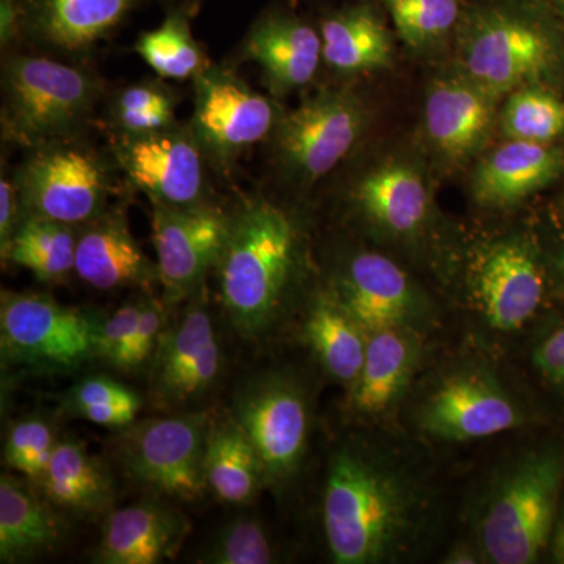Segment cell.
<instances>
[{
  "mask_svg": "<svg viewBox=\"0 0 564 564\" xmlns=\"http://www.w3.org/2000/svg\"><path fill=\"white\" fill-rule=\"evenodd\" d=\"M415 519L414 494L391 467L358 448L333 456L323 524L334 562H388L410 543Z\"/></svg>",
  "mask_w": 564,
  "mask_h": 564,
  "instance_id": "1",
  "label": "cell"
},
{
  "mask_svg": "<svg viewBox=\"0 0 564 564\" xmlns=\"http://www.w3.org/2000/svg\"><path fill=\"white\" fill-rule=\"evenodd\" d=\"M296 231L270 203H252L231 221L223 248L221 300L243 336H258L273 321L291 282Z\"/></svg>",
  "mask_w": 564,
  "mask_h": 564,
  "instance_id": "2",
  "label": "cell"
},
{
  "mask_svg": "<svg viewBox=\"0 0 564 564\" xmlns=\"http://www.w3.org/2000/svg\"><path fill=\"white\" fill-rule=\"evenodd\" d=\"M554 454L527 455L505 470L486 503L480 538L497 564H529L544 551L554 527L563 481Z\"/></svg>",
  "mask_w": 564,
  "mask_h": 564,
  "instance_id": "3",
  "label": "cell"
},
{
  "mask_svg": "<svg viewBox=\"0 0 564 564\" xmlns=\"http://www.w3.org/2000/svg\"><path fill=\"white\" fill-rule=\"evenodd\" d=\"M96 95L84 70L46 57L11 58L3 69V132L32 148L65 139L88 117Z\"/></svg>",
  "mask_w": 564,
  "mask_h": 564,
  "instance_id": "4",
  "label": "cell"
},
{
  "mask_svg": "<svg viewBox=\"0 0 564 564\" xmlns=\"http://www.w3.org/2000/svg\"><path fill=\"white\" fill-rule=\"evenodd\" d=\"M209 422L204 415L154 419L129 430L121 459L133 480L152 492L180 500H196L206 484Z\"/></svg>",
  "mask_w": 564,
  "mask_h": 564,
  "instance_id": "5",
  "label": "cell"
},
{
  "mask_svg": "<svg viewBox=\"0 0 564 564\" xmlns=\"http://www.w3.org/2000/svg\"><path fill=\"white\" fill-rule=\"evenodd\" d=\"M25 215L85 225L104 214L109 181L91 152L54 141L35 148L17 177Z\"/></svg>",
  "mask_w": 564,
  "mask_h": 564,
  "instance_id": "6",
  "label": "cell"
},
{
  "mask_svg": "<svg viewBox=\"0 0 564 564\" xmlns=\"http://www.w3.org/2000/svg\"><path fill=\"white\" fill-rule=\"evenodd\" d=\"M99 322L35 293H2V350L14 362L70 369L95 355Z\"/></svg>",
  "mask_w": 564,
  "mask_h": 564,
  "instance_id": "7",
  "label": "cell"
},
{
  "mask_svg": "<svg viewBox=\"0 0 564 564\" xmlns=\"http://www.w3.org/2000/svg\"><path fill=\"white\" fill-rule=\"evenodd\" d=\"M152 242L158 276L169 303L182 302L218 265L231 221L215 207L199 203L173 207L152 203Z\"/></svg>",
  "mask_w": 564,
  "mask_h": 564,
  "instance_id": "8",
  "label": "cell"
},
{
  "mask_svg": "<svg viewBox=\"0 0 564 564\" xmlns=\"http://www.w3.org/2000/svg\"><path fill=\"white\" fill-rule=\"evenodd\" d=\"M362 122L361 104L350 93H318L278 124L276 144L282 162L293 173L317 180L350 152Z\"/></svg>",
  "mask_w": 564,
  "mask_h": 564,
  "instance_id": "9",
  "label": "cell"
},
{
  "mask_svg": "<svg viewBox=\"0 0 564 564\" xmlns=\"http://www.w3.org/2000/svg\"><path fill=\"white\" fill-rule=\"evenodd\" d=\"M193 133L218 158H232L269 135L273 104L221 68H206L195 77Z\"/></svg>",
  "mask_w": 564,
  "mask_h": 564,
  "instance_id": "10",
  "label": "cell"
},
{
  "mask_svg": "<svg viewBox=\"0 0 564 564\" xmlns=\"http://www.w3.org/2000/svg\"><path fill=\"white\" fill-rule=\"evenodd\" d=\"M234 419L250 437L267 478L295 473L307 440V408L299 389L281 378H265L237 397Z\"/></svg>",
  "mask_w": 564,
  "mask_h": 564,
  "instance_id": "11",
  "label": "cell"
},
{
  "mask_svg": "<svg viewBox=\"0 0 564 564\" xmlns=\"http://www.w3.org/2000/svg\"><path fill=\"white\" fill-rule=\"evenodd\" d=\"M118 161L133 185L152 203L187 207L202 203L204 170L202 143L195 133L166 129L126 139Z\"/></svg>",
  "mask_w": 564,
  "mask_h": 564,
  "instance_id": "12",
  "label": "cell"
},
{
  "mask_svg": "<svg viewBox=\"0 0 564 564\" xmlns=\"http://www.w3.org/2000/svg\"><path fill=\"white\" fill-rule=\"evenodd\" d=\"M521 422L508 393L484 372L447 378L423 404L425 432L448 441L481 440Z\"/></svg>",
  "mask_w": 564,
  "mask_h": 564,
  "instance_id": "13",
  "label": "cell"
},
{
  "mask_svg": "<svg viewBox=\"0 0 564 564\" xmlns=\"http://www.w3.org/2000/svg\"><path fill=\"white\" fill-rule=\"evenodd\" d=\"M549 58L551 44L543 32L502 14L481 22L464 51L470 79L491 95L513 90L543 73Z\"/></svg>",
  "mask_w": 564,
  "mask_h": 564,
  "instance_id": "14",
  "label": "cell"
},
{
  "mask_svg": "<svg viewBox=\"0 0 564 564\" xmlns=\"http://www.w3.org/2000/svg\"><path fill=\"white\" fill-rule=\"evenodd\" d=\"M220 359L209 313L192 304L172 329H163L155 348L152 388L163 402H191L217 380Z\"/></svg>",
  "mask_w": 564,
  "mask_h": 564,
  "instance_id": "15",
  "label": "cell"
},
{
  "mask_svg": "<svg viewBox=\"0 0 564 564\" xmlns=\"http://www.w3.org/2000/svg\"><path fill=\"white\" fill-rule=\"evenodd\" d=\"M486 321L499 332H514L529 322L543 300L540 263L524 243L500 242L481 256L474 278Z\"/></svg>",
  "mask_w": 564,
  "mask_h": 564,
  "instance_id": "16",
  "label": "cell"
},
{
  "mask_svg": "<svg viewBox=\"0 0 564 564\" xmlns=\"http://www.w3.org/2000/svg\"><path fill=\"white\" fill-rule=\"evenodd\" d=\"M334 296L369 336L404 326L415 307L406 274L391 259L377 252H362L351 259Z\"/></svg>",
  "mask_w": 564,
  "mask_h": 564,
  "instance_id": "17",
  "label": "cell"
},
{
  "mask_svg": "<svg viewBox=\"0 0 564 564\" xmlns=\"http://www.w3.org/2000/svg\"><path fill=\"white\" fill-rule=\"evenodd\" d=\"M187 519L158 502H141L115 511L104 527L96 562L155 564L176 555Z\"/></svg>",
  "mask_w": 564,
  "mask_h": 564,
  "instance_id": "18",
  "label": "cell"
},
{
  "mask_svg": "<svg viewBox=\"0 0 564 564\" xmlns=\"http://www.w3.org/2000/svg\"><path fill=\"white\" fill-rule=\"evenodd\" d=\"M491 93L474 82H441L426 99V132L447 158L463 159L477 151L491 132Z\"/></svg>",
  "mask_w": 564,
  "mask_h": 564,
  "instance_id": "19",
  "label": "cell"
},
{
  "mask_svg": "<svg viewBox=\"0 0 564 564\" xmlns=\"http://www.w3.org/2000/svg\"><path fill=\"white\" fill-rule=\"evenodd\" d=\"M77 237L74 272L91 288L110 291L143 284L152 267L120 214H101Z\"/></svg>",
  "mask_w": 564,
  "mask_h": 564,
  "instance_id": "20",
  "label": "cell"
},
{
  "mask_svg": "<svg viewBox=\"0 0 564 564\" xmlns=\"http://www.w3.org/2000/svg\"><path fill=\"white\" fill-rule=\"evenodd\" d=\"M247 55L261 66L269 87L284 93L314 79L323 57L322 39L303 22L269 18L248 36Z\"/></svg>",
  "mask_w": 564,
  "mask_h": 564,
  "instance_id": "21",
  "label": "cell"
},
{
  "mask_svg": "<svg viewBox=\"0 0 564 564\" xmlns=\"http://www.w3.org/2000/svg\"><path fill=\"white\" fill-rule=\"evenodd\" d=\"M562 169V154L545 143L513 140L494 151L475 176L484 206H508L540 191Z\"/></svg>",
  "mask_w": 564,
  "mask_h": 564,
  "instance_id": "22",
  "label": "cell"
},
{
  "mask_svg": "<svg viewBox=\"0 0 564 564\" xmlns=\"http://www.w3.org/2000/svg\"><path fill=\"white\" fill-rule=\"evenodd\" d=\"M417 361V343L404 326L370 334L361 373L351 386L352 406L383 414L402 395Z\"/></svg>",
  "mask_w": 564,
  "mask_h": 564,
  "instance_id": "23",
  "label": "cell"
},
{
  "mask_svg": "<svg viewBox=\"0 0 564 564\" xmlns=\"http://www.w3.org/2000/svg\"><path fill=\"white\" fill-rule=\"evenodd\" d=\"M62 538L57 516L17 477L0 478V562L17 563L52 551Z\"/></svg>",
  "mask_w": 564,
  "mask_h": 564,
  "instance_id": "24",
  "label": "cell"
},
{
  "mask_svg": "<svg viewBox=\"0 0 564 564\" xmlns=\"http://www.w3.org/2000/svg\"><path fill=\"white\" fill-rule=\"evenodd\" d=\"M39 481L47 500L70 513H101L113 499L109 474L76 441H62L55 445Z\"/></svg>",
  "mask_w": 564,
  "mask_h": 564,
  "instance_id": "25",
  "label": "cell"
},
{
  "mask_svg": "<svg viewBox=\"0 0 564 564\" xmlns=\"http://www.w3.org/2000/svg\"><path fill=\"white\" fill-rule=\"evenodd\" d=\"M261 458L236 419L215 422L207 434V488L229 503H247L265 480Z\"/></svg>",
  "mask_w": 564,
  "mask_h": 564,
  "instance_id": "26",
  "label": "cell"
},
{
  "mask_svg": "<svg viewBox=\"0 0 564 564\" xmlns=\"http://www.w3.org/2000/svg\"><path fill=\"white\" fill-rule=\"evenodd\" d=\"M356 195L370 220L395 234L415 231L429 210V193L422 177L400 163L367 174Z\"/></svg>",
  "mask_w": 564,
  "mask_h": 564,
  "instance_id": "27",
  "label": "cell"
},
{
  "mask_svg": "<svg viewBox=\"0 0 564 564\" xmlns=\"http://www.w3.org/2000/svg\"><path fill=\"white\" fill-rule=\"evenodd\" d=\"M306 336L325 369L352 386L361 373L369 334L333 295H318L306 321Z\"/></svg>",
  "mask_w": 564,
  "mask_h": 564,
  "instance_id": "28",
  "label": "cell"
},
{
  "mask_svg": "<svg viewBox=\"0 0 564 564\" xmlns=\"http://www.w3.org/2000/svg\"><path fill=\"white\" fill-rule=\"evenodd\" d=\"M135 0H40L35 29L51 46L80 51L101 40Z\"/></svg>",
  "mask_w": 564,
  "mask_h": 564,
  "instance_id": "29",
  "label": "cell"
},
{
  "mask_svg": "<svg viewBox=\"0 0 564 564\" xmlns=\"http://www.w3.org/2000/svg\"><path fill=\"white\" fill-rule=\"evenodd\" d=\"M322 52L332 68L362 73L386 68L391 63L392 44L378 18L369 11L355 10L323 24Z\"/></svg>",
  "mask_w": 564,
  "mask_h": 564,
  "instance_id": "30",
  "label": "cell"
},
{
  "mask_svg": "<svg viewBox=\"0 0 564 564\" xmlns=\"http://www.w3.org/2000/svg\"><path fill=\"white\" fill-rule=\"evenodd\" d=\"M77 237L70 226L25 215L2 256L43 281L61 280L76 265Z\"/></svg>",
  "mask_w": 564,
  "mask_h": 564,
  "instance_id": "31",
  "label": "cell"
},
{
  "mask_svg": "<svg viewBox=\"0 0 564 564\" xmlns=\"http://www.w3.org/2000/svg\"><path fill=\"white\" fill-rule=\"evenodd\" d=\"M137 54L158 76L185 80L198 77L206 66V58L188 31L187 22L170 17L154 31L143 33L135 44Z\"/></svg>",
  "mask_w": 564,
  "mask_h": 564,
  "instance_id": "32",
  "label": "cell"
},
{
  "mask_svg": "<svg viewBox=\"0 0 564 564\" xmlns=\"http://www.w3.org/2000/svg\"><path fill=\"white\" fill-rule=\"evenodd\" d=\"M502 126L511 140L547 143L564 132V102L533 88L514 93L505 107Z\"/></svg>",
  "mask_w": 564,
  "mask_h": 564,
  "instance_id": "33",
  "label": "cell"
},
{
  "mask_svg": "<svg viewBox=\"0 0 564 564\" xmlns=\"http://www.w3.org/2000/svg\"><path fill=\"white\" fill-rule=\"evenodd\" d=\"M68 408L77 415L102 426H126L140 410L135 392L109 377H90L68 393Z\"/></svg>",
  "mask_w": 564,
  "mask_h": 564,
  "instance_id": "34",
  "label": "cell"
},
{
  "mask_svg": "<svg viewBox=\"0 0 564 564\" xmlns=\"http://www.w3.org/2000/svg\"><path fill=\"white\" fill-rule=\"evenodd\" d=\"M400 36L422 46L451 31L458 18L456 0H386Z\"/></svg>",
  "mask_w": 564,
  "mask_h": 564,
  "instance_id": "35",
  "label": "cell"
},
{
  "mask_svg": "<svg viewBox=\"0 0 564 564\" xmlns=\"http://www.w3.org/2000/svg\"><path fill=\"white\" fill-rule=\"evenodd\" d=\"M203 558L214 564L272 563V544L261 522L243 516L223 527Z\"/></svg>",
  "mask_w": 564,
  "mask_h": 564,
  "instance_id": "36",
  "label": "cell"
},
{
  "mask_svg": "<svg viewBox=\"0 0 564 564\" xmlns=\"http://www.w3.org/2000/svg\"><path fill=\"white\" fill-rule=\"evenodd\" d=\"M55 445L50 423L43 419H25L10 430L3 462L9 469L39 481L51 462Z\"/></svg>",
  "mask_w": 564,
  "mask_h": 564,
  "instance_id": "37",
  "label": "cell"
},
{
  "mask_svg": "<svg viewBox=\"0 0 564 564\" xmlns=\"http://www.w3.org/2000/svg\"><path fill=\"white\" fill-rule=\"evenodd\" d=\"M163 321H165V314L161 304L154 300L141 303L139 323L111 364L118 369L132 370L147 361L161 340Z\"/></svg>",
  "mask_w": 564,
  "mask_h": 564,
  "instance_id": "38",
  "label": "cell"
},
{
  "mask_svg": "<svg viewBox=\"0 0 564 564\" xmlns=\"http://www.w3.org/2000/svg\"><path fill=\"white\" fill-rule=\"evenodd\" d=\"M141 303H128L115 311L107 321L99 323L96 332L95 356L113 362L120 352L122 345L128 343L129 337L139 323Z\"/></svg>",
  "mask_w": 564,
  "mask_h": 564,
  "instance_id": "39",
  "label": "cell"
},
{
  "mask_svg": "<svg viewBox=\"0 0 564 564\" xmlns=\"http://www.w3.org/2000/svg\"><path fill=\"white\" fill-rule=\"evenodd\" d=\"M174 106L172 95L155 82H141L122 90L115 101L113 115L117 122L128 120L135 115L161 107Z\"/></svg>",
  "mask_w": 564,
  "mask_h": 564,
  "instance_id": "40",
  "label": "cell"
},
{
  "mask_svg": "<svg viewBox=\"0 0 564 564\" xmlns=\"http://www.w3.org/2000/svg\"><path fill=\"white\" fill-rule=\"evenodd\" d=\"M533 361L545 380L564 389V328L552 334L538 347Z\"/></svg>",
  "mask_w": 564,
  "mask_h": 564,
  "instance_id": "41",
  "label": "cell"
},
{
  "mask_svg": "<svg viewBox=\"0 0 564 564\" xmlns=\"http://www.w3.org/2000/svg\"><path fill=\"white\" fill-rule=\"evenodd\" d=\"M22 203L17 182L2 176L0 181V242L2 248L9 243L22 218L20 217Z\"/></svg>",
  "mask_w": 564,
  "mask_h": 564,
  "instance_id": "42",
  "label": "cell"
},
{
  "mask_svg": "<svg viewBox=\"0 0 564 564\" xmlns=\"http://www.w3.org/2000/svg\"><path fill=\"white\" fill-rule=\"evenodd\" d=\"M555 554L556 558L564 563V519L555 534Z\"/></svg>",
  "mask_w": 564,
  "mask_h": 564,
  "instance_id": "43",
  "label": "cell"
},
{
  "mask_svg": "<svg viewBox=\"0 0 564 564\" xmlns=\"http://www.w3.org/2000/svg\"><path fill=\"white\" fill-rule=\"evenodd\" d=\"M562 2L564 3V0H562Z\"/></svg>",
  "mask_w": 564,
  "mask_h": 564,
  "instance_id": "44",
  "label": "cell"
}]
</instances>
